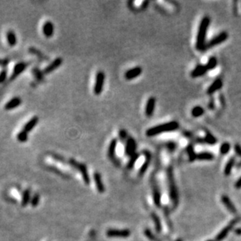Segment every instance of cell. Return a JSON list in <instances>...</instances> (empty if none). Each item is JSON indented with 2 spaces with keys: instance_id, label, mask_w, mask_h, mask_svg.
Instances as JSON below:
<instances>
[{
  "instance_id": "obj_1",
  "label": "cell",
  "mask_w": 241,
  "mask_h": 241,
  "mask_svg": "<svg viewBox=\"0 0 241 241\" xmlns=\"http://www.w3.org/2000/svg\"><path fill=\"white\" fill-rule=\"evenodd\" d=\"M211 23V18L208 16H205L200 21L198 28V33L197 36V43L196 48L200 52L206 51V35L207 31Z\"/></svg>"
},
{
  "instance_id": "obj_2",
  "label": "cell",
  "mask_w": 241,
  "mask_h": 241,
  "mask_svg": "<svg viewBox=\"0 0 241 241\" xmlns=\"http://www.w3.org/2000/svg\"><path fill=\"white\" fill-rule=\"evenodd\" d=\"M179 124L177 121H171L169 123H163V124L157 125V126H153L150 128L146 132V134L148 137H153L155 135L160 134L163 133H167V132L174 131L178 129Z\"/></svg>"
},
{
  "instance_id": "obj_3",
  "label": "cell",
  "mask_w": 241,
  "mask_h": 241,
  "mask_svg": "<svg viewBox=\"0 0 241 241\" xmlns=\"http://www.w3.org/2000/svg\"><path fill=\"white\" fill-rule=\"evenodd\" d=\"M69 164L71 165V166H72L74 168H75L76 169H78V170L81 172V175H82L83 177V180H84L85 184H89V183H90V179H89V174H88V171H87V168H86L85 165L78 163V162L74 160V159H69Z\"/></svg>"
},
{
  "instance_id": "obj_4",
  "label": "cell",
  "mask_w": 241,
  "mask_h": 241,
  "mask_svg": "<svg viewBox=\"0 0 241 241\" xmlns=\"http://www.w3.org/2000/svg\"><path fill=\"white\" fill-rule=\"evenodd\" d=\"M168 178H169V189H170V194L171 197H172V200L176 205L178 203V192H177L176 187H175V180H174V175L173 172H172V168L169 167L168 169Z\"/></svg>"
},
{
  "instance_id": "obj_5",
  "label": "cell",
  "mask_w": 241,
  "mask_h": 241,
  "mask_svg": "<svg viewBox=\"0 0 241 241\" xmlns=\"http://www.w3.org/2000/svg\"><path fill=\"white\" fill-rule=\"evenodd\" d=\"M104 82H105V74L103 71H98L96 76L93 91L96 95H99L103 90Z\"/></svg>"
},
{
  "instance_id": "obj_6",
  "label": "cell",
  "mask_w": 241,
  "mask_h": 241,
  "mask_svg": "<svg viewBox=\"0 0 241 241\" xmlns=\"http://www.w3.org/2000/svg\"><path fill=\"white\" fill-rule=\"evenodd\" d=\"M229 38V34L227 33L226 31H222L220 34H218L217 36H215V38H213L212 39L210 40L208 43L206 44V50L208 49H211V48H213L215 46L218 45L221 43L224 42L225 41H226Z\"/></svg>"
},
{
  "instance_id": "obj_7",
  "label": "cell",
  "mask_w": 241,
  "mask_h": 241,
  "mask_svg": "<svg viewBox=\"0 0 241 241\" xmlns=\"http://www.w3.org/2000/svg\"><path fill=\"white\" fill-rule=\"evenodd\" d=\"M28 65H29V63L27 62H17V63L14 66V67H13V73H12L11 76H10V81L15 80V79L17 78L20 74H22V73L26 70V68L28 67Z\"/></svg>"
},
{
  "instance_id": "obj_8",
  "label": "cell",
  "mask_w": 241,
  "mask_h": 241,
  "mask_svg": "<svg viewBox=\"0 0 241 241\" xmlns=\"http://www.w3.org/2000/svg\"><path fill=\"white\" fill-rule=\"evenodd\" d=\"M239 218H235V219H233V221H232L231 222H230V224L227 226L225 227V228L223 229V230H221V231L218 234V236H217V237H216V241H221V240H223L226 237L227 235L230 233V232L231 231L232 229L234 227L235 225H236V223L239 222Z\"/></svg>"
},
{
  "instance_id": "obj_9",
  "label": "cell",
  "mask_w": 241,
  "mask_h": 241,
  "mask_svg": "<svg viewBox=\"0 0 241 241\" xmlns=\"http://www.w3.org/2000/svg\"><path fill=\"white\" fill-rule=\"evenodd\" d=\"M62 63H63V59L60 57L56 58V59H55L51 63L49 64L48 66L43 70V73H44V74H50V73L53 72V71L56 70L58 67L61 66Z\"/></svg>"
},
{
  "instance_id": "obj_10",
  "label": "cell",
  "mask_w": 241,
  "mask_h": 241,
  "mask_svg": "<svg viewBox=\"0 0 241 241\" xmlns=\"http://www.w3.org/2000/svg\"><path fill=\"white\" fill-rule=\"evenodd\" d=\"M131 233L129 230H109L107 232V235L110 237L125 238L130 236Z\"/></svg>"
},
{
  "instance_id": "obj_11",
  "label": "cell",
  "mask_w": 241,
  "mask_h": 241,
  "mask_svg": "<svg viewBox=\"0 0 241 241\" xmlns=\"http://www.w3.org/2000/svg\"><path fill=\"white\" fill-rule=\"evenodd\" d=\"M156 106V99L154 97H150L147 100V104H146L145 108V114L147 116L150 117L154 115V110H155Z\"/></svg>"
},
{
  "instance_id": "obj_12",
  "label": "cell",
  "mask_w": 241,
  "mask_h": 241,
  "mask_svg": "<svg viewBox=\"0 0 241 241\" xmlns=\"http://www.w3.org/2000/svg\"><path fill=\"white\" fill-rule=\"evenodd\" d=\"M142 73V69L140 66H135V67L132 68V69L129 70L125 74V77L126 80H132V79L136 78L141 75Z\"/></svg>"
},
{
  "instance_id": "obj_13",
  "label": "cell",
  "mask_w": 241,
  "mask_h": 241,
  "mask_svg": "<svg viewBox=\"0 0 241 241\" xmlns=\"http://www.w3.org/2000/svg\"><path fill=\"white\" fill-rule=\"evenodd\" d=\"M117 139H113L111 141L109 145V148H108V156H109L110 159L114 162V164L119 165L118 160H117L115 158V150L116 147H117Z\"/></svg>"
},
{
  "instance_id": "obj_14",
  "label": "cell",
  "mask_w": 241,
  "mask_h": 241,
  "mask_svg": "<svg viewBox=\"0 0 241 241\" xmlns=\"http://www.w3.org/2000/svg\"><path fill=\"white\" fill-rule=\"evenodd\" d=\"M42 33L46 38H51L54 35V24L51 21H46L42 27Z\"/></svg>"
},
{
  "instance_id": "obj_15",
  "label": "cell",
  "mask_w": 241,
  "mask_h": 241,
  "mask_svg": "<svg viewBox=\"0 0 241 241\" xmlns=\"http://www.w3.org/2000/svg\"><path fill=\"white\" fill-rule=\"evenodd\" d=\"M135 149H136V143H135V140L132 137L128 138L125 147L126 154L132 157L135 154Z\"/></svg>"
},
{
  "instance_id": "obj_16",
  "label": "cell",
  "mask_w": 241,
  "mask_h": 241,
  "mask_svg": "<svg viewBox=\"0 0 241 241\" xmlns=\"http://www.w3.org/2000/svg\"><path fill=\"white\" fill-rule=\"evenodd\" d=\"M21 103H22V100L20 99V98L14 97L6 103L5 106H4V108H5V110H7V111L14 109V108L20 106V105H21Z\"/></svg>"
},
{
  "instance_id": "obj_17",
  "label": "cell",
  "mask_w": 241,
  "mask_h": 241,
  "mask_svg": "<svg viewBox=\"0 0 241 241\" xmlns=\"http://www.w3.org/2000/svg\"><path fill=\"white\" fill-rule=\"evenodd\" d=\"M208 70L206 65H198L193 69L190 75L193 78H197V77H200L204 75L208 72Z\"/></svg>"
},
{
  "instance_id": "obj_18",
  "label": "cell",
  "mask_w": 241,
  "mask_h": 241,
  "mask_svg": "<svg viewBox=\"0 0 241 241\" xmlns=\"http://www.w3.org/2000/svg\"><path fill=\"white\" fill-rule=\"evenodd\" d=\"M222 85H223L222 80L220 78L216 79V80H215L208 88V90H207V94H208V95H212V94H214L215 92H216L217 91L221 89V87H222Z\"/></svg>"
},
{
  "instance_id": "obj_19",
  "label": "cell",
  "mask_w": 241,
  "mask_h": 241,
  "mask_svg": "<svg viewBox=\"0 0 241 241\" xmlns=\"http://www.w3.org/2000/svg\"><path fill=\"white\" fill-rule=\"evenodd\" d=\"M38 121H39V119L38 116H34L32 117L31 120L28 122H27L24 124V126H23V130H24L27 133H29V132L32 131L34 128L36 126V125L38 124Z\"/></svg>"
},
{
  "instance_id": "obj_20",
  "label": "cell",
  "mask_w": 241,
  "mask_h": 241,
  "mask_svg": "<svg viewBox=\"0 0 241 241\" xmlns=\"http://www.w3.org/2000/svg\"><path fill=\"white\" fill-rule=\"evenodd\" d=\"M221 201H222V203L224 204L226 208L227 209L231 212V213L233 214L236 213V208H235L234 205H233V202H232L231 200L230 199V197H227V196L226 195H223L222 197H221Z\"/></svg>"
},
{
  "instance_id": "obj_21",
  "label": "cell",
  "mask_w": 241,
  "mask_h": 241,
  "mask_svg": "<svg viewBox=\"0 0 241 241\" xmlns=\"http://www.w3.org/2000/svg\"><path fill=\"white\" fill-rule=\"evenodd\" d=\"M7 41L10 47H13V46H15L16 44H17V35H16V33H15L14 31H12V30H10V31H7Z\"/></svg>"
},
{
  "instance_id": "obj_22",
  "label": "cell",
  "mask_w": 241,
  "mask_h": 241,
  "mask_svg": "<svg viewBox=\"0 0 241 241\" xmlns=\"http://www.w3.org/2000/svg\"><path fill=\"white\" fill-rule=\"evenodd\" d=\"M143 154H145L146 160H145V163H144V164L142 165V167H141L140 170H139V174H141V175H142V174H143L144 172L147 171V168H148L149 165H150V160H151V154H150V151L145 150V151H143Z\"/></svg>"
},
{
  "instance_id": "obj_23",
  "label": "cell",
  "mask_w": 241,
  "mask_h": 241,
  "mask_svg": "<svg viewBox=\"0 0 241 241\" xmlns=\"http://www.w3.org/2000/svg\"><path fill=\"white\" fill-rule=\"evenodd\" d=\"M32 72L38 82L39 83L45 82V77H44L45 74L44 73H43V71L40 70L38 67H34L32 68Z\"/></svg>"
},
{
  "instance_id": "obj_24",
  "label": "cell",
  "mask_w": 241,
  "mask_h": 241,
  "mask_svg": "<svg viewBox=\"0 0 241 241\" xmlns=\"http://www.w3.org/2000/svg\"><path fill=\"white\" fill-rule=\"evenodd\" d=\"M94 180H95V182H96V187H97L99 192H100V193L104 192V190H105V189H104V185L103 184L102 179H101V175L99 172H95L94 173Z\"/></svg>"
},
{
  "instance_id": "obj_25",
  "label": "cell",
  "mask_w": 241,
  "mask_h": 241,
  "mask_svg": "<svg viewBox=\"0 0 241 241\" xmlns=\"http://www.w3.org/2000/svg\"><path fill=\"white\" fill-rule=\"evenodd\" d=\"M28 52H29V53H31V54L36 56L37 57H38L39 59H41V60H48L49 59V58L46 57V56H45V55L40 51V50L37 49H35V48H33V47L29 48Z\"/></svg>"
},
{
  "instance_id": "obj_26",
  "label": "cell",
  "mask_w": 241,
  "mask_h": 241,
  "mask_svg": "<svg viewBox=\"0 0 241 241\" xmlns=\"http://www.w3.org/2000/svg\"><path fill=\"white\" fill-rule=\"evenodd\" d=\"M235 163H236V159H235L234 157L231 158V159L228 161V163H227L226 165V167H225V169H224L225 175H229L230 173H231L232 169H233V166L235 165Z\"/></svg>"
},
{
  "instance_id": "obj_27",
  "label": "cell",
  "mask_w": 241,
  "mask_h": 241,
  "mask_svg": "<svg viewBox=\"0 0 241 241\" xmlns=\"http://www.w3.org/2000/svg\"><path fill=\"white\" fill-rule=\"evenodd\" d=\"M214 158H215V156L212 153L207 152V151L197 154V159H198V160H212V159H214Z\"/></svg>"
},
{
  "instance_id": "obj_28",
  "label": "cell",
  "mask_w": 241,
  "mask_h": 241,
  "mask_svg": "<svg viewBox=\"0 0 241 241\" xmlns=\"http://www.w3.org/2000/svg\"><path fill=\"white\" fill-rule=\"evenodd\" d=\"M204 141L206 142L207 144H211V145H213L217 143V139L215 138V136L212 134L210 132L206 131V135H205V137L204 139Z\"/></svg>"
},
{
  "instance_id": "obj_29",
  "label": "cell",
  "mask_w": 241,
  "mask_h": 241,
  "mask_svg": "<svg viewBox=\"0 0 241 241\" xmlns=\"http://www.w3.org/2000/svg\"><path fill=\"white\" fill-rule=\"evenodd\" d=\"M192 116L193 117H200L204 113V109L202 108L200 105H197V106H195L194 108L192 109Z\"/></svg>"
},
{
  "instance_id": "obj_30",
  "label": "cell",
  "mask_w": 241,
  "mask_h": 241,
  "mask_svg": "<svg viewBox=\"0 0 241 241\" xmlns=\"http://www.w3.org/2000/svg\"><path fill=\"white\" fill-rule=\"evenodd\" d=\"M217 64H218V61H217V59L214 56L210 58L208 61V63H207L206 66L208 68V70H212L215 69V67L217 66Z\"/></svg>"
},
{
  "instance_id": "obj_31",
  "label": "cell",
  "mask_w": 241,
  "mask_h": 241,
  "mask_svg": "<svg viewBox=\"0 0 241 241\" xmlns=\"http://www.w3.org/2000/svg\"><path fill=\"white\" fill-rule=\"evenodd\" d=\"M17 139L19 142L24 143L28 140V133L25 132L24 130H20L17 135Z\"/></svg>"
},
{
  "instance_id": "obj_32",
  "label": "cell",
  "mask_w": 241,
  "mask_h": 241,
  "mask_svg": "<svg viewBox=\"0 0 241 241\" xmlns=\"http://www.w3.org/2000/svg\"><path fill=\"white\" fill-rule=\"evenodd\" d=\"M154 203L157 205V207L160 206V191L157 189V187L156 186H154Z\"/></svg>"
},
{
  "instance_id": "obj_33",
  "label": "cell",
  "mask_w": 241,
  "mask_h": 241,
  "mask_svg": "<svg viewBox=\"0 0 241 241\" xmlns=\"http://www.w3.org/2000/svg\"><path fill=\"white\" fill-rule=\"evenodd\" d=\"M30 201V190H26L24 191L23 197H22L21 205L23 207H25Z\"/></svg>"
},
{
  "instance_id": "obj_34",
  "label": "cell",
  "mask_w": 241,
  "mask_h": 241,
  "mask_svg": "<svg viewBox=\"0 0 241 241\" xmlns=\"http://www.w3.org/2000/svg\"><path fill=\"white\" fill-rule=\"evenodd\" d=\"M187 152H188L190 161H194L195 159H197V154L195 153L193 144H190V145L187 147Z\"/></svg>"
},
{
  "instance_id": "obj_35",
  "label": "cell",
  "mask_w": 241,
  "mask_h": 241,
  "mask_svg": "<svg viewBox=\"0 0 241 241\" xmlns=\"http://www.w3.org/2000/svg\"><path fill=\"white\" fill-rule=\"evenodd\" d=\"M230 150V144L229 142H225L220 146V153L221 154H226Z\"/></svg>"
},
{
  "instance_id": "obj_36",
  "label": "cell",
  "mask_w": 241,
  "mask_h": 241,
  "mask_svg": "<svg viewBox=\"0 0 241 241\" xmlns=\"http://www.w3.org/2000/svg\"><path fill=\"white\" fill-rule=\"evenodd\" d=\"M139 159V154H136L135 153L134 155H132V157H131L130 160H129V163H128V166H127V168L129 169H132V167L134 166V165H135V162L137 161V159Z\"/></svg>"
},
{
  "instance_id": "obj_37",
  "label": "cell",
  "mask_w": 241,
  "mask_h": 241,
  "mask_svg": "<svg viewBox=\"0 0 241 241\" xmlns=\"http://www.w3.org/2000/svg\"><path fill=\"white\" fill-rule=\"evenodd\" d=\"M153 218H154V221L155 222L156 225V230L157 232H160L161 230V225H160V222L159 220V218L155 215V214H153L152 215Z\"/></svg>"
},
{
  "instance_id": "obj_38",
  "label": "cell",
  "mask_w": 241,
  "mask_h": 241,
  "mask_svg": "<svg viewBox=\"0 0 241 241\" xmlns=\"http://www.w3.org/2000/svg\"><path fill=\"white\" fill-rule=\"evenodd\" d=\"M39 200H40V196L38 194H35V195L33 196V197L31 200V203H32V207H36L37 205H38L39 203Z\"/></svg>"
},
{
  "instance_id": "obj_39",
  "label": "cell",
  "mask_w": 241,
  "mask_h": 241,
  "mask_svg": "<svg viewBox=\"0 0 241 241\" xmlns=\"http://www.w3.org/2000/svg\"><path fill=\"white\" fill-rule=\"evenodd\" d=\"M7 77V71L6 70H2L0 72V84L3 83Z\"/></svg>"
},
{
  "instance_id": "obj_40",
  "label": "cell",
  "mask_w": 241,
  "mask_h": 241,
  "mask_svg": "<svg viewBox=\"0 0 241 241\" xmlns=\"http://www.w3.org/2000/svg\"><path fill=\"white\" fill-rule=\"evenodd\" d=\"M119 137H120V141H125V139H128V133L125 130H120V131H119Z\"/></svg>"
},
{
  "instance_id": "obj_41",
  "label": "cell",
  "mask_w": 241,
  "mask_h": 241,
  "mask_svg": "<svg viewBox=\"0 0 241 241\" xmlns=\"http://www.w3.org/2000/svg\"><path fill=\"white\" fill-rule=\"evenodd\" d=\"M145 234H146V236H147V237L149 238V239H151V240L158 241V240H157V238L155 237V236H154V235L153 234V233H151V232H150L149 230H145Z\"/></svg>"
},
{
  "instance_id": "obj_42",
  "label": "cell",
  "mask_w": 241,
  "mask_h": 241,
  "mask_svg": "<svg viewBox=\"0 0 241 241\" xmlns=\"http://www.w3.org/2000/svg\"><path fill=\"white\" fill-rule=\"evenodd\" d=\"M234 150L236 154H237L239 157H241V146L239 144H236L234 145Z\"/></svg>"
},
{
  "instance_id": "obj_43",
  "label": "cell",
  "mask_w": 241,
  "mask_h": 241,
  "mask_svg": "<svg viewBox=\"0 0 241 241\" xmlns=\"http://www.w3.org/2000/svg\"><path fill=\"white\" fill-rule=\"evenodd\" d=\"M167 148L170 151H174L176 148V144L175 142H169L167 143Z\"/></svg>"
},
{
  "instance_id": "obj_44",
  "label": "cell",
  "mask_w": 241,
  "mask_h": 241,
  "mask_svg": "<svg viewBox=\"0 0 241 241\" xmlns=\"http://www.w3.org/2000/svg\"><path fill=\"white\" fill-rule=\"evenodd\" d=\"M10 62L9 59H0V66L2 67H6Z\"/></svg>"
},
{
  "instance_id": "obj_45",
  "label": "cell",
  "mask_w": 241,
  "mask_h": 241,
  "mask_svg": "<svg viewBox=\"0 0 241 241\" xmlns=\"http://www.w3.org/2000/svg\"><path fill=\"white\" fill-rule=\"evenodd\" d=\"M219 99H220V103L221 104L223 107L226 106V101H225V97L223 95H219Z\"/></svg>"
},
{
  "instance_id": "obj_46",
  "label": "cell",
  "mask_w": 241,
  "mask_h": 241,
  "mask_svg": "<svg viewBox=\"0 0 241 241\" xmlns=\"http://www.w3.org/2000/svg\"><path fill=\"white\" fill-rule=\"evenodd\" d=\"M235 187H236L237 189L241 188V176L238 179V180L236 181V184H235Z\"/></svg>"
},
{
  "instance_id": "obj_47",
  "label": "cell",
  "mask_w": 241,
  "mask_h": 241,
  "mask_svg": "<svg viewBox=\"0 0 241 241\" xmlns=\"http://www.w3.org/2000/svg\"><path fill=\"white\" fill-rule=\"evenodd\" d=\"M208 108H211V109H213L214 108V101L212 100L208 104Z\"/></svg>"
},
{
  "instance_id": "obj_48",
  "label": "cell",
  "mask_w": 241,
  "mask_h": 241,
  "mask_svg": "<svg viewBox=\"0 0 241 241\" xmlns=\"http://www.w3.org/2000/svg\"><path fill=\"white\" fill-rule=\"evenodd\" d=\"M235 233L237 235H241V229H236L235 230Z\"/></svg>"
},
{
  "instance_id": "obj_49",
  "label": "cell",
  "mask_w": 241,
  "mask_h": 241,
  "mask_svg": "<svg viewBox=\"0 0 241 241\" xmlns=\"http://www.w3.org/2000/svg\"><path fill=\"white\" fill-rule=\"evenodd\" d=\"M176 241H182V239H177Z\"/></svg>"
},
{
  "instance_id": "obj_50",
  "label": "cell",
  "mask_w": 241,
  "mask_h": 241,
  "mask_svg": "<svg viewBox=\"0 0 241 241\" xmlns=\"http://www.w3.org/2000/svg\"><path fill=\"white\" fill-rule=\"evenodd\" d=\"M209 241H212V240H209Z\"/></svg>"
}]
</instances>
